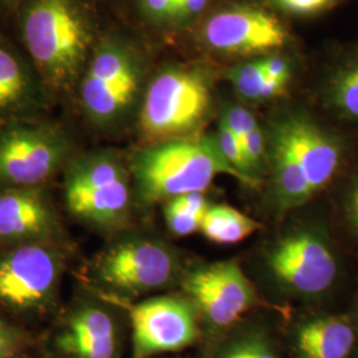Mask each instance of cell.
Returning <instances> with one entry per match:
<instances>
[{
  "label": "cell",
  "instance_id": "1",
  "mask_svg": "<svg viewBox=\"0 0 358 358\" xmlns=\"http://www.w3.org/2000/svg\"><path fill=\"white\" fill-rule=\"evenodd\" d=\"M20 32L29 60L50 93L76 88L94 48L81 0H22Z\"/></svg>",
  "mask_w": 358,
  "mask_h": 358
},
{
  "label": "cell",
  "instance_id": "2",
  "mask_svg": "<svg viewBox=\"0 0 358 358\" xmlns=\"http://www.w3.org/2000/svg\"><path fill=\"white\" fill-rule=\"evenodd\" d=\"M113 241L75 271L78 285L115 306L166 288L177 276L173 250L153 235L120 231Z\"/></svg>",
  "mask_w": 358,
  "mask_h": 358
},
{
  "label": "cell",
  "instance_id": "3",
  "mask_svg": "<svg viewBox=\"0 0 358 358\" xmlns=\"http://www.w3.org/2000/svg\"><path fill=\"white\" fill-rule=\"evenodd\" d=\"M129 169L136 205L149 208L189 192H203L220 174L245 178L227 162L217 138L149 143L133 155Z\"/></svg>",
  "mask_w": 358,
  "mask_h": 358
},
{
  "label": "cell",
  "instance_id": "4",
  "mask_svg": "<svg viewBox=\"0 0 358 358\" xmlns=\"http://www.w3.org/2000/svg\"><path fill=\"white\" fill-rule=\"evenodd\" d=\"M76 243L0 248V315L22 325L51 321L60 308Z\"/></svg>",
  "mask_w": 358,
  "mask_h": 358
},
{
  "label": "cell",
  "instance_id": "5",
  "mask_svg": "<svg viewBox=\"0 0 358 358\" xmlns=\"http://www.w3.org/2000/svg\"><path fill=\"white\" fill-rule=\"evenodd\" d=\"M65 213L88 230L120 232L136 203L131 173L112 150L76 153L63 173Z\"/></svg>",
  "mask_w": 358,
  "mask_h": 358
},
{
  "label": "cell",
  "instance_id": "6",
  "mask_svg": "<svg viewBox=\"0 0 358 358\" xmlns=\"http://www.w3.org/2000/svg\"><path fill=\"white\" fill-rule=\"evenodd\" d=\"M143 63L127 41L106 38L94 45L77 83V101L93 128L110 129L122 122L137 103Z\"/></svg>",
  "mask_w": 358,
  "mask_h": 358
},
{
  "label": "cell",
  "instance_id": "7",
  "mask_svg": "<svg viewBox=\"0 0 358 358\" xmlns=\"http://www.w3.org/2000/svg\"><path fill=\"white\" fill-rule=\"evenodd\" d=\"M75 154L57 122L36 118L0 129V192L51 187Z\"/></svg>",
  "mask_w": 358,
  "mask_h": 358
},
{
  "label": "cell",
  "instance_id": "8",
  "mask_svg": "<svg viewBox=\"0 0 358 358\" xmlns=\"http://www.w3.org/2000/svg\"><path fill=\"white\" fill-rule=\"evenodd\" d=\"M118 306L77 285L45 333L38 337L43 358H117Z\"/></svg>",
  "mask_w": 358,
  "mask_h": 358
},
{
  "label": "cell",
  "instance_id": "9",
  "mask_svg": "<svg viewBox=\"0 0 358 358\" xmlns=\"http://www.w3.org/2000/svg\"><path fill=\"white\" fill-rule=\"evenodd\" d=\"M210 106L205 75L189 68H167L145 90L138 128L148 143L179 140L198 128Z\"/></svg>",
  "mask_w": 358,
  "mask_h": 358
},
{
  "label": "cell",
  "instance_id": "10",
  "mask_svg": "<svg viewBox=\"0 0 358 358\" xmlns=\"http://www.w3.org/2000/svg\"><path fill=\"white\" fill-rule=\"evenodd\" d=\"M269 266L279 282L304 296L327 294L340 273L332 242L320 231L303 230L285 236L271 251Z\"/></svg>",
  "mask_w": 358,
  "mask_h": 358
},
{
  "label": "cell",
  "instance_id": "11",
  "mask_svg": "<svg viewBox=\"0 0 358 358\" xmlns=\"http://www.w3.org/2000/svg\"><path fill=\"white\" fill-rule=\"evenodd\" d=\"M75 243L51 189L0 192V248Z\"/></svg>",
  "mask_w": 358,
  "mask_h": 358
},
{
  "label": "cell",
  "instance_id": "12",
  "mask_svg": "<svg viewBox=\"0 0 358 358\" xmlns=\"http://www.w3.org/2000/svg\"><path fill=\"white\" fill-rule=\"evenodd\" d=\"M129 315L133 331V358H149L190 345L196 322L190 304L174 296L118 306Z\"/></svg>",
  "mask_w": 358,
  "mask_h": 358
},
{
  "label": "cell",
  "instance_id": "13",
  "mask_svg": "<svg viewBox=\"0 0 358 358\" xmlns=\"http://www.w3.org/2000/svg\"><path fill=\"white\" fill-rule=\"evenodd\" d=\"M202 35L208 47L230 55L276 51L288 38L287 29L273 15L247 6L214 13L207 19Z\"/></svg>",
  "mask_w": 358,
  "mask_h": 358
},
{
  "label": "cell",
  "instance_id": "14",
  "mask_svg": "<svg viewBox=\"0 0 358 358\" xmlns=\"http://www.w3.org/2000/svg\"><path fill=\"white\" fill-rule=\"evenodd\" d=\"M183 285L206 317L220 327L238 320L255 299L251 282L236 262L196 269L187 275Z\"/></svg>",
  "mask_w": 358,
  "mask_h": 358
},
{
  "label": "cell",
  "instance_id": "15",
  "mask_svg": "<svg viewBox=\"0 0 358 358\" xmlns=\"http://www.w3.org/2000/svg\"><path fill=\"white\" fill-rule=\"evenodd\" d=\"M276 130L292 150L313 194L325 189L344 166L346 146L332 130L308 117H288Z\"/></svg>",
  "mask_w": 358,
  "mask_h": 358
},
{
  "label": "cell",
  "instance_id": "16",
  "mask_svg": "<svg viewBox=\"0 0 358 358\" xmlns=\"http://www.w3.org/2000/svg\"><path fill=\"white\" fill-rule=\"evenodd\" d=\"M50 97L32 62L0 38V129L41 118Z\"/></svg>",
  "mask_w": 358,
  "mask_h": 358
},
{
  "label": "cell",
  "instance_id": "17",
  "mask_svg": "<svg viewBox=\"0 0 358 358\" xmlns=\"http://www.w3.org/2000/svg\"><path fill=\"white\" fill-rule=\"evenodd\" d=\"M357 341V328L340 316H321L308 321L299 333V349L304 358H348Z\"/></svg>",
  "mask_w": 358,
  "mask_h": 358
},
{
  "label": "cell",
  "instance_id": "18",
  "mask_svg": "<svg viewBox=\"0 0 358 358\" xmlns=\"http://www.w3.org/2000/svg\"><path fill=\"white\" fill-rule=\"evenodd\" d=\"M322 100L336 117L358 125V50L333 62L322 83Z\"/></svg>",
  "mask_w": 358,
  "mask_h": 358
},
{
  "label": "cell",
  "instance_id": "19",
  "mask_svg": "<svg viewBox=\"0 0 358 358\" xmlns=\"http://www.w3.org/2000/svg\"><path fill=\"white\" fill-rule=\"evenodd\" d=\"M272 162L275 182L282 203L301 205L315 195L309 187L303 169L278 130H275L272 142Z\"/></svg>",
  "mask_w": 358,
  "mask_h": 358
},
{
  "label": "cell",
  "instance_id": "20",
  "mask_svg": "<svg viewBox=\"0 0 358 358\" xmlns=\"http://www.w3.org/2000/svg\"><path fill=\"white\" fill-rule=\"evenodd\" d=\"M259 229V223L230 206H213L206 211L201 230L206 238L219 244L242 242Z\"/></svg>",
  "mask_w": 358,
  "mask_h": 358
},
{
  "label": "cell",
  "instance_id": "21",
  "mask_svg": "<svg viewBox=\"0 0 358 358\" xmlns=\"http://www.w3.org/2000/svg\"><path fill=\"white\" fill-rule=\"evenodd\" d=\"M38 337L26 325L0 315V358H29Z\"/></svg>",
  "mask_w": 358,
  "mask_h": 358
},
{
  "label": "cell",
  "instance_id": "22",
  "mask_svg": "<svg viewBox=\"0 0 358 358\" xmlns=\"http://www.w3.org/2000/svg\"><path fill=\"white\" fill-rule=\"evenodd\" d=\"M235 90L245 99L252 101H260V93L266 83V73L263 71L262 59L244 63L232 69L229 75Z\"/></svg>",
  "mask_w": 358,
  "mask_h": 358
},
{
  "label": "cell",
  "instance_id": "23",
  "mask_svg": "<svg viewBox=\"0 0 358 358\" xmlns=\"http://www.w3.org/2000/svg\"><path fill=\"white\" fill-rule=\"evenodd\" d=\"M217 141L220 152L224 155V158L227 159V162L230 164L231 166L234 167L235 170H238L245 178L254 182V179L251 178V176H250L251 170L247 164L242 143L223 122H220Z\"/></svg>",
  "mask_w": 358,
  "mask_h": 358
},
{
  "label": "cell",
  "instance_id": "24",
  "mask_svg": "<svg viewBox=\"0 0 358 358\" xmlns=\"http://www.w3.org/2000/svg\"><path fill=\"white\" fill-rule=\"evenodd\" d=\"M165 219H166L167 229L174 235L178 236H187L196 230H201V223L203 217L195 215L192 213L183 211L178 207L165 202Z\"/></svg>",
  "mask_w": 358,
  "mask_h": 358
},
{
  "label": "cell",
  "instance_id": "25",
  "mask_svg": "<svg viewBox=\"0 0 358 358\" xmlns=\"http://www.w3.org/2000/svg\"><path fill=\"white\" fill-rule=\"evenodd\" d=\"M142 13L157 24L177 23L182 0H140Z\"/></svg>",
  "mask_w": 358,
  "mask_h": 358
},
{
  "label": "cell",
  "instance_id": "26",
  "mask_svg": "<svg viewBox=\"0 0 358 358\" xmlns=\"http://www.w3.org/2000/svg\"><path fill=\"white\" fill-rule=\"evenodd\" d=\"M222 122L235 134V137L242 143V146H243L245 137L254 129L259 127L257 122H256L255 117L251 112H248L247 109H243V108H238V106H234V108L229 109L226 115L223 117Z\"/></svg>",
  "mask_w": 358,
  "mask_h": 358
},
{
  "label": "cell",
  "instance_id": "27",
  "mask_svg": "<svg viewBox=\"0 0 358 358\" xmlns=\"http://www.w3.org/2000/svg\"><path fill=\"white\" fill-rule=\"evenodd\" d=\"M341 214L346 229L352 234V236L358 239V170L349 179V185L346 187L341 205Z\"/></svg>",
  "mask_w": 358,
  "mask_h": 358
},
{
  "label": "cell",
  "instance_id": "28",
  "mask_svg": "<svg viewBox=\"0 0 358 358\" xmlns=\"http://www.w3.org/2000/svg\"><path fill=\"white\" fill-rule=\"evenodd\" d=\"M243 152L251 171L262 165L264 157V136L259 127L245 137Z\"/></svg>",
  "mask_w": 358,
  "mask_h": 358
},
{
  "label": "cell",
  "instance_id": "29",
  "mask_svg": "<svg viewBox=\"0 0 358 358\" xmlns=\"http://www.w3.org/2000/svg\"><path fill=\"white\" fill-rule=\"evenodd\" d=\"M167 202L173 206H176V207H178V208L183 210V211L192 213V214L199 215V217H203L206 211L210 207V206L207 205V201H206L203 192L183 194V195H179V196L173 198V199H169Z\"/></svg>",
  "mask_w": 358,
  "mask_h": 358
},
{
  "label": "cell",
  "instance_id": "30",
  "mask_svg": "<svg viewBox=\"0 0 358 358\" xmlns=\"http://www.w3.org/2000/svg\"><path fill=\"white\" fill-rule=\"evenodd\" d=\"M262 65L266 76L269 78H278L289 81L291 78V65L289 62L282 56H268L262 59Z\"/></svg>",
  "mask_w": 358,
  "mask_h": 358
},
{
  "label": "cell",
  "instance_id": "31",
  "mask_svg": "<svg viewBox=\"0 0 358 358\" xmlns=\"http://www.w3.org/2000/svg\"><path fill=\"white\" fill-rule=\"evenodd\" d=\"M224 358H276L266 346L251 343L234 349Z\"/></svg>",
  "mask_w": 358,
  "mask_h": 358
},
{
  "label": "cell",
  "instance_id": "32",
  "mask_svg": "<svg viewBox=\"0 0 358 358\" xmlns=\"http://www.w3.org/2000/svg\"><path fill=\"white\" fill-rule=\"evenodd\" d=\"M210 0H182L179 7L177 23H185L205 10Z\"/></svg>",
  "mask_w": 358,
  "mask_h": 358
},
{
  "label": "cell",
  "instance_id": "33",
  "mask_svg": "<svg viewBox=\"0 0 358 358\" xmlns=\"http://www.w3.org/2000/svg\"><path fill=\"white\" fill-rule=\"evenodd\" d=\"M13 1L15 0H0V6H8V4H11Z\"/></svg>",
  "mask_w": 358,
  "mask_h": 358
},
{
  "label": "cell",
  "instance_id": "34",
  "mask_svg": "<svg viewBox=\"0 0 358 358\" xmlns=\"http://www.w3.org/2000/svg\"><path fill=\"white\" fill-rule=\"evenodd\" d=\"M357 328H358V306H357Z\"/></svg>",
  "mask_w": 358,
  "mask_h": 358
},
{
  "label": "cell",
  "instance_id": "35",
  "mask_svg": "<svg viewBox=\"0 0 358 358\" xmlns=\"http://www.w3.org/2000/svg\"><path fill=\"white\" fill-rule=\"evenodd\" d=\"M29 358H31V357H29Z\"/></svg>",
  "mask_w": 358,
  "mask_h": 358
}]
</instances>
